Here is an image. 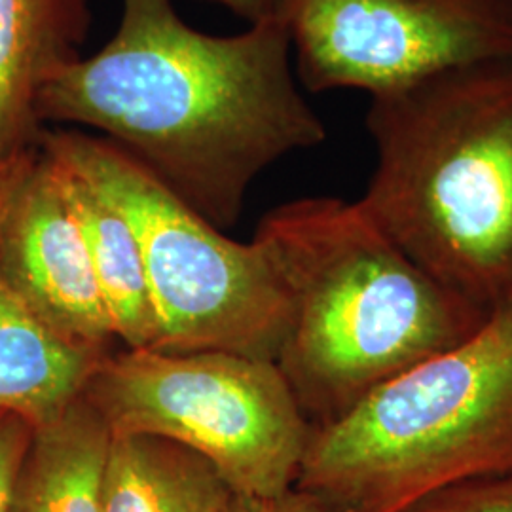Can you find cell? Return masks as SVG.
<instances>
[{"label": "cell", "mask_w": 512, "mask_h": 512, "mask_svg": "<svg viewBox=\"0 0 512 512\" xmlns=\"http://www.w3.org/2000/svg\"><path fill=\"white\" fill-rule=\"evenodd\" d=\"M80 397L110 433L179 442L268 503L293 490L313 431L274 361L226 351L109 353Z\"/></svg>", "instance_id": "8992f818"}, {"label": "cell", "mask_w": 512, "mask_h": 512, "mask_svg": "<svg viewBox=\"0 0 512 512\" xmlns=\"http://www.w3.org/2000/svg\"><path fill=\"white\" fill-rule=\"evenodd\" d=\"M50 158L59 169L67 198L84 234L93 274L109 310L116 338L128 349H156L158 321L150 300L143 255L128 220L73 169L54 156Z\"/></svg>", "instance_id": "4fadbf2b"}, {"label": "cell", "mask_w": 512, "mask_h": 512, "mask_svg": "<svg viewBox=\"0 0 512 512\" xmlns=\"http://www.w3.org/2000/svg\"><path fill=\"white\" fill-rule=\"evenodd\" d=\"M90 0H0V171L38 147V99L78 61Z\"/></svg>", "instance_id": "9c48e42d"}, {"label": "cell", "mask_w": 512, "mask_h": 512, "mask_svg": "<svg viewBox=\"0 0 512 512\" xmlns=\"http://www.w3.org/2000/svg\"><path fill=\"white\" fill-rule=\"evenodd\" d=\"M503 471H512V304L313 429L293 490L319 512H403Z\"/></svg>", "instance_id": "277c9868"}, {"label": "cell", "mask_w": 512, "mask_h": 512, "mask_svg": "<svg viewBox=\"0 0 512 512\" xmlns=\"http://www.w3.org/2000/svg\"><path fill=\"white\" fill-rule=\"evenodd\" d=\"M234 492L219 471L179 442L112 433L103 512H220Z\"/></svg>", "instance_id": "7c38bea8"}, {"label": "cell", "mask_w": 512, "mask_h": 512, "mask_svg": "<svg viewBox=\"0 0 512 512\" xmlns=\"http://www.w3.org/2000/svg\"><path fill=\"white\" fill-rule=\"evenodd\" d=\"M110 437L109 425L82 397L33 429L10 512H103Z\"/></svg>", "instance_id": "8fae6325"}, {"label": "cell", "mask_w": 512, "mask_h": 512, "mask_svg": "<svg viewBox=\"0 0 512 512\" xmlns=\"http://www.w3.org/2000/svg\"><path fill=\"white\" fill-rule=\"evenodd\" d=\"M220 512H275V503L234 494Z\"/></svg>", "instance_id": "e0dca14e"}, {"label": "cell", "mask_w": 512, "mask_h": 512, "mask_svg": "<svg viewBox=\"0 0 512 512\" xmlns=\"http://www.w3.org/2000/svg\"><path fill=\"white\" fill-rule=\"evenodd\" d=\"M8 167H10V165H8ZM4 171H6V169H4ZM4 171H0V177H2V173H4Z\"/></svg>", "instance_id": "d6986e66"}, {"label": "cell", "mask_w": 512, "mask_h": 512, "mask_svg": "<svg viewBox=\"0 0 512 512\" xmlns=\"http://www.w3.org/2000/svg\"><path fill=\"white\" fill-rule=\"evenodd\" d=\"M255 238L291 302L275 365L313 429L473 338L492 317L425 274L359 202L283 203L264 215Z\"/></svg>", "instance_id": "7a4b0ae2"}, {"label": "cell", "mask_w": 512, "mask_h": 512, "mask_svg": "<svg viewBox=\"0 0 512 512\" xmlns=\"http://www.w3.org/2000/svg\"><path fill=\"white\" fill-rule=\"evenodd\" d=\"M0 270L38 317L80 348L116 338L59 169L40 148L0 177Z\"/></svg>", "instance_id": "ba28073f"}, {"label": "cell", "mask_w": 512, "mask_h": 512, "mask_svg": "<svg viewBox=\"0 0 512 512\" xmlns=\"http://www.w3.org/2000/svg\"><path fill=\"white\" fill-rule=\"evenodd\" d=\"M38 145L128 220L145 262L158 351H226L275 363L289 329L291 302L258 239L226 238L103 137L42 131Z\"/></svg>", "instance_id": "5b68a950"}, {"label": "cell", "mask_w": 512, "mask_h": 512, "mask_svg": "<svg viewBox=\"0 0 512 512\" xmlns=\"http://www.w3.org/2000/svg\"><path fill=\"white\" fill-rule=\"evenodd\" d=\"M228 8L234 16L243 19L247 25L285 21L289 18V10L293 0H211Z\"/></svg>", "instance_id": "2e32d148"}, {"label": "cell", "mask_w": 512, "mask_h": 512, "mask_svg": "<svg viewBox=\"0 0 512 512\" xmlns=\"http://www.w3.org/2000/svg\"><path fill=\"white\" fill-rule=\"evenodd\" d=\"M275 512H319L310 499L304 495L291 490L289 494L283 495L279 501H275Z\"/></svg>", "instance_id": "ac0fdd59"}, {"label": "cell", "mask_w": 512, "mask_h": 512, "mask_svg": "<svg viewBox=\"0 0 512 512\" xmlns=\"http://www.w3.org/2000/svg\"><path fill=\"white\" fill-rule=\"evenodd\" d=\"M38 118L103 133L220 230L268 167L327 139L285 21L213 37L173 0H122L114 37L55 74Z\"/></svg>", "instance_id": "6da1fadb"}, {"label": "cell", "mask_w": 512, "mask_h": 512, "mask_svg": "<svg viewBox=\"0 0 512 512\" xmlns=\"http://www.w3.org/2000/svg\"><path fill=\"white\" fill-rule=\"evenodd\" d=\"M403 512H512V471L446 486L421 497Z\"/></svg>", "instance_id": "5bb4252c"}, {"label": "cell", "mask_w": 512, "mask_h": 512, "mask_svg": "<svg viewBox=\"0 0 512 512\" xmlns=\"http://www.w3.org/2000/svg\"><path fill=\"white\" fill-rule=\"evenodd\" d=\"M33 437V425L16 414L0 412V512H10L19 469Z\"/></svg>", "instance_id": "9a60e30c"}, {"label": "cell", "mask_w": 512, "mask_h": 512, "mask_svg": "<svg viewBox=\"0 0 512 512\" xmlns=\"http://www.w3.org/2000/svg\"><path fill=\"white\" fill-rule=\"evenodd\" d=\"M287 25L313 93L374 97L512 57V0H293Z\"/></svg>", "instance_id": "52a82bcc"}, {"label": "cell", "mask_w": 512, "mask_h": 512, "mask_svg": "<svg viewBox=\"0 0 512 512\" xmlns=\"http://www.w3.org/2000/svg\"><path fill=\"white\" fill-rule=\"evenodd\" d=\"M359 200L404 255L494 315L512 304V57L370 97Z\"/></svg>", "instance_id": "3957f363"}, {"label": "cell", "mask_w": 512, "mask_h": 512, "mask_svg": "<svg viewBox=\"0 0 512 512\" xmlns=\"http://www.w3.org/2000/svg\"><path fill=\"white\" fill-rule=\"evenodd\" d=\"M107 355L48 327L0 270V412L16 414L33 429L54 421L82 395Z\"/></svg>", "instance_id": "30bf717a"}]
</instances>
